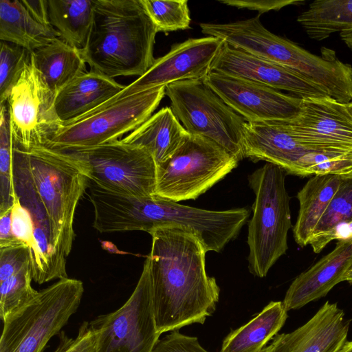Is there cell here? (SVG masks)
I'll return each mask as SVG.
<instances>
[{"label":"cell","mask_w":352,"mask_h":352,"mask_svg":"<svg viewBox=\"0 0 352 352\" xmlns=\"http://www.w3.org/2000/svg\"><path fill=\"white\" fill-rule=\"evenodd\" d=\"M211 71L285 91L301 99L329 96L325 91L295 71L223 43Z\"/></svg>","instance_id":"e0dca14e"},{"label":"cell","mask_w":352,"mask_h":352,"mask_svg":"<svg viewBox=\"0 0 352 352\" xmlns=\"http://www.w3.org/2000/svg\"><path fill=\"white\" fill-rule=\"evenodd\" d=\"M157 32H171L190 28L187 0H141Z\"/></svg>","instance_id":"f1b7e54d"},{"label":"cell","mask_w":352,"mask_h":352,"mask_svg":"<svg viewBox=\"0 0 352 352\" xmlns=\"http://www.w3.org/2000/svg\"><path fill=\"white\" fill-rule=\"evenodd\" d=\"M351 220L352 173L342 177L340 187L318 223L313 236L326 233L338 224Z\"/></svg>","instance_id":"1f68e13d"},{"label":"cell","mask_w":352,"mask_h":352,"mask_svg":"<svg viewBox=\"0 0 352 352\" xmlns=\"http://www.w3.org/2000/svg\"><path fill=\"white\" fill-rule=\"evenodd\" d=\"M344 281H347L349 283L352 284V265L348 269L346 272L344 276Z\"/></svg>","instance_id":"ab89813d"},{"label":"cell","mask_w":352,"mask_h":352,"mask_svg":"<svg viewBox=\"0 0 352 352\" xmlns=\"http://www.w3.org/2000/svg\"><path fill=\"white\" fill-rule=\"evenodd\" d=\"M54 98L30 52L6 102L15 144L26 149L45 144L60 125L54 111Z\"/></svg>","instance_id":"7c38bea8"},{"label":"cell","mask_w":352,"mask_h":352,"mask_svg":"<svg viewBox=\"0 0 352 352\" xmlns=\"http://www.w3.org/2000/svg\"><path fill=\"white\" fill-rule=\"evenodd\" d=\"M287 122L292 132L307 144L327 151H352V116L345 104L330 96L302 99L298 115Z\"/></svg>","instance_id":"2e32d148"},{"label":"cell","mask_w":352,"mask_h":352,"mask_svg":"<svg viewBox=\"0 0 352 352\" xmlns=\"http://www.w3.org/2000/svg\"><path fill=\"white\" fill-rule=\"evenodd\" d=\"M30 264L0 282V317L1 320L31 301L38 293L32 286Z\"/></svg>","instance_id":"f546056e"},{"label":"cell","mask_w":352,"mask_h":352,"mask_svg":"<svg viewBox=\"0 0 352 352\" xmlns=\"http://www.w3.org/2000/svg\"><path fill=\"white\" fill-rule=\"evenodd\" d=\"M297 21L312 39L322 41L335 32L352 50V0H316Z\"/></svg>","instance_id":"d4e9b609"},{"label":"cell","mask_w":352,"mask_h":352,"mask_svg":"<svg viewBox=\"0 0 352 352\" xmlns=\"http://www.w3.org/2000/svg\"><path fill=\"white\" fill-rule=\"evenodd\" d=\"M32 52L36 67L55 95L75 78L87 72L80 50L60 38Z\"/></svg>","instance_id":"484cf974"},{"label":"cell","mask_w":352,"mask_h":352,"mask_svg":"<svg viewBox=\"0 0 352 352\" xmlns=\"http://www.w3.org/2000/svg\"><path fill=\"white\" fill-rule=\"evenodd\" d=\"M219 1L237 8L256 10L259 14L271 10L277 11L287 6H298L305 3L304 1L299 0H219Z\"/></svg>","instance_id":"8d00e7d4"},{"label":"cell","mask_w":352,"mask_h":352,"mask_svg":"<svg viewBox=\"0 0 352 352\" xmlns=\"http://www.w3.org/2000/svg\"><path fill=\"white\" fill-rule=\"evenodd\" d=\"M282 301H271L241 327L223 339L219 352H263L287 319Z\"/></svg>","instance_id":"cb8c5ba5"},{"label":"cell","mask_w":352,"mask_h":352,"mask_svg":"<svg viewBox=\"0 0 352 352\" xmlns=\"http://www.w3.org/2000/svg\"><path fill=\"white\" fill-rule=\"evenodd\" d=\"M341 181L342 177L338 175H314L298 192L300 208L293 234L300 247L309 245Z\"/></svg>","instance_id":"603a6c76"},{"label":"cell","mask_w":352,"mask_h":352,"mask_svg":"<svg viewBox=\"0 0 352 352\" xmlns=\"http://www.w3.org/2000/svg\"><path fill=\"white\" fill-rule=\"evenodd\" d=\"M153 301L160 334L195 323L215 311L220 288L206 269L202 243L190 230L163 226L151 231Z\"/></svg>","instance_id":"6da1fadb"},{"label":"cell","mask_w":352,"mask_h":352,"mask_svg":"<svg viewBox=\"0 0 352 352\" xmlns=\"http://www.w3.org/2000/svg\"><path fill=\"white\" fill-rule=\"evenodd\" d=\"M20 147L50 217L58 247L67 257L75 236L76 210L89 181L81 168L61 151L43 144Z\"/></svg>","instance_id":"277c9868"},{"label":"cell","mask_w":352,"mask_h":352,"mask_svg":"<svg viewBox=\"0 0 352 352\" xmlns=\"http://www.w3.org/2000/svg\"><path fill=\"white\" fill-rule=\"evenodd\" d=\"M223 43L222 39L208 36L174 45L166 54L155 59L146 73L109 100L179 81L204 78Z\"/></svg>","instance_id":"5bb4252c"},{"label":"cell","mask_w":352,"mask_h":352,"mask_svg":"<svg viewBox=\"0 0 352 352\" xmlns=\"http://www.w3.org/2000/svg\"><path fill=\"white\" fill-rule=\"evenodd\" d=\"M89 323L97 336V352L153 351L161 334L155 321L147 256L136 287L124 304Z\"/></svg>","instance_id":"8fae6325"},{"label":"cell","mask_w":352,"mask_h":352,"mask_svg":"<svg viewBox=\"0 0 352 352\" xmlns=\"http://www.w3.org/2000/svg\"><path fill=\"white\" fill-rule=\"evenodd\" d=\"M30 52L8 42L0 43V107L5 104Z\"/></svg>","instance_id":"4dcf8cb0"},{"label":"cell","mask_w":352,"mask_h":352,"mask_svg":"<svg viewBox=\"0 0 352 352\" xmlns=\"http://www.w3.org/2000/svg\"><path fill=\"white\" fill-rule=\"evenodd\" d=\"M58 38L49 21L47 0L0 1L1 41L33 52Z\"/></svg>","instance_id":"ffe728a7"},{"label":"cell","mask_w":352,"mask_h":352,"mask_svg":"<svg viewBox=\"0 0 352 352\" xmlns=\"http://www.w3.org/2000/svg\"><path fill=\"white\" fill-rule=\"evenodd\" d=\"M12 228L14 236L26 244L29 250L33 245V224L30 213L14 194L12 207Z\"/></svg>","instance_id":"d590c367"},{"label":"cell","mask_w":352,"mask_h":352,"mask_svg":"<svg viewBox=\"0 0 352 352\" xmlns=\"http://www.w3.org/2000/svg\"><path fill=\"white\" fill-rule=\"evenodd\" d=\"M157 32L141 0H94L89 35L80 52L90 71L140 77L155 60Z\"/></svg>","instance_id":"7a4b0ae2"},{"label":"cell","mask_w":352,"mask_h":352,"mask_svg":"<svg viewBox=\"0 0 352 352\" xmlns=\"http://www.w3.org/2000/svg\"><path fill=\"white\" fill-rule=\"evenodd\" d=\"M188 135L171 108L166 107L121 140L146 149L157 164L168 159Z\"/></svg>","instance_id":"7402d4cb"},{"label":"cell","mask_w":352,"mask_h":352,"mask_svg":"<svg viewBox=\"0 0 352 352\" xmlns=\"http://www.w3.org/2000/svg\"><path fill=\"white\" fill-rule=\"evenodd\" d=\"M28 264H30V254L26 244L21 243L0 248V282L16 274Z\"/></svg>","instance_id":"d6a6232c"},{"label":"cell","mask_w":352,"mask_h":352,"mask_svg":"<svg viewBox=\"0 0 352 352\" xmlns=\"http://www.w3.org/2000/svg\"><path fill=\"white\" fill-rule=\"evenodd\" d=\"M165 94L170 108L186 131L208 138L235 156L243 157V136L245 120L230 108L204 78L168 85Z\"/></svg>","instance_id":"9c48e42d"},{"label":"cell","mask_w":352,"mask_h":352,"mask_svg":"<svg viewBox=\"0 0 352 352\" xmlns=\"http://www.w3.org/2000/svg\"><path fill=\"white\" fill-rule=\"evenodd\" d=\"M84 292L80 280L65 278L38 291L2 321L0 352H43L78 310Z\"/></svg>","instance_id":"5b68a950"},{"label":"cell","mask_w":352,"mask_h":352,"mask_svg":"<svg viewBox=\"0 0 352 352\" xmlns=\"http://www.w3.org/2000/svg\"><path fill=\"white\" fill-rule=\"evenodd\" d=\"M153 352H208L199 344L197 337L186 336L178 330L159 340Z\"/></svg>","instance_id":"e575fe53"},{"label":"cell","mask_w":352,"mask_h":352,"mask_svg":"<svg viewBox=\"0 0 352 352\" xmlns=\"http://www.w3.org/2000/svg\"><path fill=\"white\" fill-rule=\"evenodd\" d=\"M94 7V0H47L50 23L60 39L82 50L89 35Z\"/></svg>","instance_id":"4316f807"},{"label":"cell","mask_w":352,"mask_h":352,"mask_svg":"<svg viewBox=\"0 0 352 352\" xmlns=\"http://www.w3.org/2000/svg\"><path fill=\"white\" fill-rule=\"evenodd\" d=\"M165 94V87H160L108 100L82 117L60 125L44 145L63 150L117 140L148 119Z\"/></svg>","instance_id":"52a82bcc"},{"label":"cell","mask_w":352,"mask_h":352,"mask_svg":"<svg viewBox=\"0 0 352 352\" xmlns=\"http://www.w3.org/2000/svg\"><path fill=\"white\" fill-rule=\"evenodd\" d=\"M125 86L113 78L89 71L75 78L55 95L54 111L60 125L97 109Z\"/></svg>","instance_id":"44dd1931"},{"label":"cell","mask_w":352,"mask_h":352,"mask_svg":"<svg viewBox=\"0 0 352 352\" xmlns=\"http://www.w3.org/2000/svg\"><path fill=\"white\" fill-rule=\"evenodd\" d=\"M57 151L72 159L89 181L102 190L135 197L155 195L157 164L143 148L117 140Z\"/></svg>","instance_id":"8992f818"},{"label":"cell","mask_w":352,"mask_h":352,"mask_svg":"<svg viewBox=\"0 0 352 352\" xmlns=\"http://www.w3.org/2000/svg\"><path fill=\"white\" fill-rule=\"evenodd\" d=\"M340 352H352V340H348Z\"/></svg>","instance_id":"60d3db41"},{"label":"cell","mask_w":352,"mask_h":352,"mask_svg":"<svg viewBox=\"0 0 352 352\" xmlns=\"http://www.w3.org/2000/svg\"><path fill=\"white\" fill-rule=\"evenodd\" d=\"M58 336V344L53 352H97V336L88 322L82 323L76 338L69 337L65 331Z\"/></svg>","instance_id":"836d02e7"},{"label":"cell","mask_w":352,"mask_h":352,"mask_svg":"<svg viewBox=\"0 0 352 352\" xmlns=\"http://www.w3.org/2000/svg\"><path fill=\"white\" fill-rule=\"evenodd\" d=\"M336 239L338 241L352 239V220L342 222L326 233L314 236L309 245L315 253H319L329 243Z\"/></svg>","instance_id":"74e56055"},{"label":"cell","mask_w":352,"mask_h":352,"mask_svg":"<svg viewBox=\"0 0 352 352\" xmlns=\"http://www.w3.org/2000/svg\"><path fill=\"white\" fill-rule=\"evenodd\" d=\"M11 213L12 208L0 213V248L22 243L12 232Z\"/></svg>","instance_id":"f35d334b"},{"label":"cell","mask_w":352,"mask_h":352,"mask_svg":"<svg viewBox=\"0 0 352 352\" xmlns=\"http://www.w3.org/2000/svg\"><path fill=\"white\" fill-rule=\"evenodd\" d=\"M250 216L245 208L210 210L185 206L157 195L139 198L135 217L137 230L149 233L163 226L191 231L206 252H219L239 234Z\"/></svg>","instance_id":"30bf717a"},{"label":"cell","mask_w":352,"mask_h":352,"mask_svg":"<svg viewBox=\"0 0 352 352\" xmlns=\"http://www.w3.org/2000/svg\"><path fill=\"white\" fill-rule=\"evenodd\" d=\"M351 265L352 239L338 241L331 252L292 281L282 301L285 309H299L325 296L334 286L344 281Z\"/></svg>","instance_id":"d6986e66"},{"label":"cell","mask_w":352,"mask_h":352,"mask_svg":"<svg viewBox=\"0 0 352 352\" xmlns=\"http://www.w3.org/2000/svg\"><path fill=\"white\" fill-rule=\"evenodd\" d=\"M0 213L12 207L13 137L7 104L0 107Z\"/></svg>","instance_id":"83f0119b"},{"label":"cell","mask_w":352,"mask_h":352,"mask_svg":"<svg viewBox=\"0 0 352 352\" xmlns=\"http://www.w3.org/2000/svg\"><path fill=\"white\" fill-rule=\"evenodd\" d=\"M349 326L344 311L327 300L304 324L276 335L263 352H340L348 341Z\"/></svg>","instance_id":"ac0fdd59"},{"label":"cell","mask_w":352,"mask_h":352,"mask_svg":"<svg viewBox=\"0 0 352 352\" xmlns=\"http://www.w3.org/2000/svg\"><path fill=\"white\" fill-rule=\"evenodd\" d=\"M255 195L252 216L248 223V268L264 278L287 249L292 227L290 197L285 187V172L267 162L248 176Z\"/></svg>","instance_id":"3957f363"},{"label":"cell","mask_w":352,"mask_h":352,"mask_svg":"<svg viewBox=\"0 0 352 352\" xmlns=\"http://www.w3.org/2000/svg\"><path fill=\"white\" fill-rule=\"evenodd\" d=\"M345 105L346 107V109H348V111L352 116V101H351L349 103L345 104Z\"/></svg>","instance_id":"b9f144b4"},{"label":"cell","mask_w":352,"mask_h":352,"mask_svg":"<svg viewBox=\"0 0 352 352\" xmlns=\"http://www.w3.org/2000/svg\"><path fill=\"white\" fill-rule=\"evenodd\" d=\"M204 82L248 122L297 117L302 99L252 82L210 71Z\"/></svg>","instance_id":"9a60e30c"},{"label":"cell","mask_w":352,"mask_h":352,"mask_svg":"<svg viewBox=\"0 0 352 352\" xmlns=\"http://www.w3.org/2000/svg\"><path fill=\"white\" fill-rule=\"evenodd\" d=\"M239 162L214 142L189 134L168 159L157 164L155 195L175 202L195 199Z\"/></svg>","instance_id":"ba28073f"},{"label":"cell","mask_w":352,"mask_h":352,"mask_svg":"<svg viewBox=\"0 0 352 352\" xmlns=\"http://www.w3.org/2000/svg\"><path fill=\"white\" fill-rule=\"evenodd\" d=\"M13 186L14 194L32 221L33 245L30 249L32 279L43 284L68 278L66 256L58 247L52 222L34 186L23 151L14 143Z\"/></svg>","instance_id":"4fadbf2b"}]
</instances>
